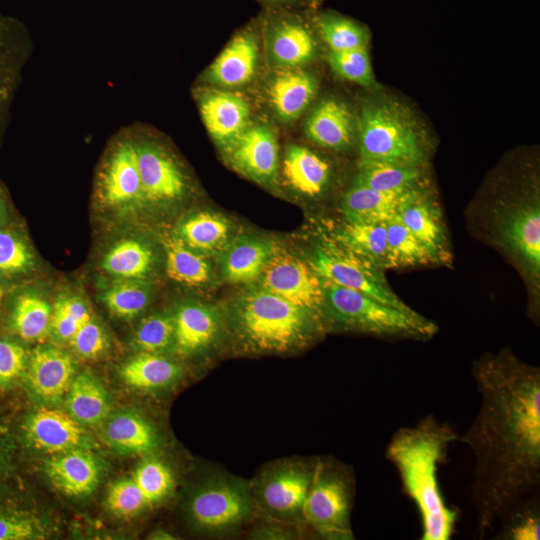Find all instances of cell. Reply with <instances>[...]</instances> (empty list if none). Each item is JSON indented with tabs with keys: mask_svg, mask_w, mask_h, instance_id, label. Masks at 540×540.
Segmentation results:
<instances>
[{
	"mask_svg": "<svg viewBox=\"0 0 540 540\" xmlns=\"http://www.w3.org/2000/svg\"><path fill=\"white\" fill-rule=\"evenodd\" d=\"M478 412L458 441L474 456L471 503L484 538L500 517L540 485V369L510 349L472 364Z\"/></svg>",
	"mask_w": 540,
	"mask_h": 540,
	"instance_id": "obj_1",
	"label": "cell"
},
{
	"mask_svg": "<svg viewBox=\"0 0 540 540\" xmlns=\"http://www.w3.org/2000/svg\"><path fill=\"white\" fill-rule=\"evenodd\" d=\"M458 437L451 426L429 415L413 426L399 428L386 446L385 458L395 467L419 513L421 540H450L455 534L459 511L446 503L438 472Z\"/></svg>",
	"mask_w": 540,
	"mask_h": 540,
	"instance_id": "obj_2",
	"label": "cell"
},
{
	"mask_svg": "<svg viewBox=\"0 0 540 540\" xmlns=\"http://www.w3.org/2000/svg\"><path fill=\"white\" fill-rule=\"evenodd\" d=\"M239 344L254 353H286L303 348L327 329L314 313L262 288L242 296L232 313Z\"/></svg>",
	"mask_w": 540,
	"mask_h": 540,
	"instance_id": "obj_3",
	"label": "cell"
},
{
	"mask_svg": "<svg viewBox=\"0 0 540 540\" xmlns=\"http://www.w3.org/2000/svg\"><path fill=\"white\" fill-rule=\"evenodd\" d=\"M322 282V314L327 330L412 340L431 339L439 330L435 322L412 308L400 309L330 281Z\"/></svg>",
	"mask_w": 540,
	"mask_h": 540,
	"instance_id": "obj_4",
	"label": "cell"
},
{
	"mask_svg": "<svg viewBox=\"0 0 540 540\" xmlns=\"http://www.w3.org/2000/svg\"><path fill=\"white\" fill-rule=\"evenodd\" d=\"M361 160L385 161L420 166L423 145L414 126L389 103L363 106L359 122Z\"/></svg>",
	"mask_w": 540,
	"mask_h": 540,
	"instance_id": "obj_5",
	"label": "cell"
},
{
	"mask_svg": "<svg viewBox=\"0 0 540 540\" xmlns=\"http://www.w3.org/2000/svg\"><path fill=\"white\" fill-rule=\"evenodd\" d=\"M352 479L349 472L328 459L315 462L303 519L322 538L351 540Z\"/></svg>",
	"mask_w": 540,
	"mask_h": 540,
	"instance_id": "obj_6",
	"label": "cell"
},
{
	"mask_svg": "<svg viewBox=\"0 0 540 540\" xmlns=\"http://www.w3.org/2000/svg\"><path fill=\"white\" fill-rule=\"evenodd\" d=\"M253 508L252 490L246 482L213 475L195 490L188 512L198 529L216 534L242 524Z\"/></svg>",
	"mask_w": 540,
	"mask_h": 540,
	"instance_id": "obj_7",
	"label": "cell"
},
{
	"mask_svg": "<svg viewBox=\"0 0 540 540\" xmlns=\"http://www.w3.org/2000/svg\"><path fill=\"white\" fill-rule=\"evenodd\" d=\"M95 195L101 205L115 210L145 204L130 127L111 139L96 174Z\"/></svg>",
	"mask_w": 540,
	"mask_h": 540,
	"instance_id": "obj_8",
	"label": "cell"
},
{
	"mask_svg": "<svg viewBox=\"0 0 540 540\" xmlns=\"http://www.w3.org/2000/svg\"><path fill=\"white\" fill-rule=\"evenodd\" d=\"M309 264L324 280L361 292L385 304L411 309L391 289L383 270L362 261L336 241L318 245Z\"/></svg>",
	"mask_w": 540,
	"mask_h": 540,
	"instance_id": "obj_9",
	"label": "cell"
},
{
	"mask_svg": "<svg viewBox=\"0 0 540 540\" xmlns=\"http://www.w3.org/2000/svg\"><path fill=\"white\" fill-rule=\"evenodd\" d=\"M314 467L315 463L285 462L267 469L251 489L254 505L278 521H304L303 506Z\"/></svg>",
	"mask_w": 540,
	"mask_h": 540,
	"instance_id": "obj_10",
	"label": "cell"
},
{
	"mask_svg": "<svg viewBox=\"0 0 540 540\" xmlns=\"http://www.w3.org/2000/svg\"><path fill=\"white\" fill-rule=\"evenodd\" d=\"M495 216L498 244L538 288L540 277V204L537 196L510 203Z\"/></svg>",
	"mask_w": 540,
	"mask_h": 540,
	"instance_id": "obj_11",
	"label": "cell"
},
{
	"mask_svg": "<svg viewBox=\"0 0 540 540\" xmlns=\"http://www.w3.org/2000/svg\"><path fill=\"white\" fill-rule=\"evenodd\" d=\"M144 203L169 204L187 192V178L172 154L146 132L130 127Z\"/></svg>",
	"mask_w": 540,
	"mask_h": 540,
	"instance_id": "obj_12",
	"label": "cell"
},
{
	"mask_svg": "<svg viewBox=\"0 0 540 540\" xmlns=\"http://www.w3.org/2000/svg\"><path fill=\"white\" fill-rule=\"evenodd\" d=\"M259 278L262 289L323 317V282L309 263L275 250Z\"/></svg>",
	"mask_w": 540,
	"mask_h": 540,
	"instance_id": "obj_13",
	"label": "cell"
},
{
	"mask_svg": "<svg viewBox=\"0 0 540 540\" xmlns=\"http://www.w3.org/2000/svg\"><path fill=\"white\" fill-rule=\"evenodd\" d=\"M33 49L27 27L19 19L0 13V144Z\"/></svg>",
	"mask_w": 540,
	"mask_h": 540,
	"instance_id": "obj_14",
	"label": "cell"
},
{
	"mask_svg": "<svg viewBox=\"0 0 540 540\" xmlns=\"http://www.w3.org/2000/svg\"><path fill=\"white\" fill-rule=\"evenodd\" d=\"M225 149L230 163L247 177L260 183L274 179L278 168V145L269 127L248 126Z\"/></svg>",
	"mask_w": 540,
	"mask_h": 540,
	"instance_id": "obj_15",
	"label": "cell"
},
{
	"mask_svg": "<svg viewBox=\"0 0 540 540\" xmlns=\"http://www.w3.org/2000/svg\"><path fill=\"white\" fill-rule=\"evenodd\" d=\"M198 102L204 125L220 146L227 148L248 127L250 108L242 96L208 91L199 96Z\"/></svg>",
	"mask_w": 540,
	"mask_h": 540,
	"instance_id": "obj_16",
	"label": "cell"
},
{
	"mask_svg": "<svg viewBox=\"0 0 540 540\" xmlns=\"http://www.w3.org/2000/svg\"><path fill=\"white\" fill-rule=\"evenodd\" d=\"M31 444L49 453H61L81 448L85 431L70 414L56 409L41 408L34 412L26 424Z\"/></svg>",
	"mask_w": 540,
	"mask_h": 540,
	"instance_id": "obj_17",
	"label": "cell"
},
{
	"mask_svg": "<svg viewBox=\"0 0 540 540\" xmlns=\"http://www.w3.org/2000/svg\"><path fill=\"white\" fill-rule=\"evenodd\" d=\"M422 191L419 187L397 192L379 191L353 183L343 197L341 209L346 221L383 223Z\"/></svg>",
	"mask_w": 540,
	"mask_h": 540,
	"instance_id": "obj_18",
	"label": "cell"
},
{
	"mask_svg": "<svg viewBox=\"0 0 540 540\" xmlns=\"http://www.w3.org/2000/svg\"><path fill=\"white\" fill-rule=\"evenodd\" d=\"M34 392L46 400L63 396L75 377V363L66 352L54 347H38L27 363Z\"/></svg>",
	"mask_w": 540,
	"mask_h": 540,
	"instance_id": "obj_19",
	"label": "cell"
},
{
	"mask_svg": "<svg viewBox=\"0 0 540 540\" xmlns=\"http://www.w3.org/2000/svg\"><path fill=\"white\" fill-rule=\"evenodd\" d=\"M407 228L420 240L435 262L446 261L448 240L438 205L424 191L407 201L398 211Z\"/></svg>",
	"mask_w": 540,
	"mask_h": 540,
	"instance_id": "obj_20",
	"label": "cell"
},
{
	"mask_svg": "<svg viewBox=\"0 0 540 540\" xmlns=\"http://www.w3.org/2000/svg\"><path fill=\"white\" fill-rule=\"evenodd\" d=\"M51 483L67 496L91 493L98 484L100 468L96 458L77 448L58 453L46 463Z\"/></svg>",
	"mask_w": 540,
	"mask_h": 540,
	"instance_id": "obj_21",
	"label": "cell"
},
{
	"mask_svg": "<svg viewBox=\"0 0 540 540\" xmlns=\"http://www.w3.org/2000/svg\"><path fill=\"white\" fill-rule=\"evenodd\" d=\"M258 59V44L250 33L235 36L210 65L205 79L221 87H238L253 77Z\"/></svg>",
	"mask_w": 540,
	"mask_h": 540,
	"instance_id": "obj_22",
	"label": "cell"
},
{
	"mask_svg": "<svg viewBox=\"0 0 540 540\" xmlns=\"http://www.w3.org/2000/svg\"><path fill=\"white\" fill-rule=\"evenodd\" d=\"M219 332V319L209 307L186 303L174 315V346L184 355L196 354L210 347Z\"/></svg>",
	"mask_w": 540,
	"mask_h": 540,
	"instance_id": "obj_23",
	"label": "cell"
},
{
	"mask_svg": "<svg viewBox=\"0 0 540 540\" xmlns=\"http://www.w3.org/2000/svg\"><path fill=\"white\" fill-rule=\"evenodd\" d=\"M317 81L301 70H283L270 82L268 95L276 116L284 122L296 120L316 94Z\"/></svg>",
	"mask_w": 540,
	"mask_h": 540,
	"instance_id": "obj_24",
	"label": "cell"
},
{
	"mask_svg": "<svg viewBox=\"0 0 540 540\" xmlns=\"http://www.w3.org/2000/svg\"><path fill=\"white\" fill-rule=\"evenodd\" d=\"M305 133L320 146L342 149L353 139L354 119L343 102L326 99L311 112L305 124Z\"/></svg>",
	"mask_w": 540,
	"mask_h": 540,
	"instance_id": "obj_25",
	"label": "cell"
},
{
	"mask_svg": "<svg viewBox=\"0 0 540 540\" xmlns=\"http://www.w3.org/2000/svg\"><path fill=\"white\" fill-rule=\"evenodd\" d=\"M283 173L292 189L302 195L315 197L328 184L330 166L306 147L291 145L284 155Z\"/></svg>",
	"mask_w": 540,
	"mask_h": 540,
	"instance_id": "obj_26",
	"label": "cell"
},
{
	"mask_svg": "<svg viewBox=\"0 0 540 540\" xmlns=\"http://www.w3.org/2000/svg\"><path fill=\"white\" fill-rule=\"evenodd\" d=\"M335 241L369 265L383 271L389 269L384 222L346 221L335 231Z\"/></svg>",
	"mask_w": 540,
	"mask_h": 540,
	"instance_id": "obj_27",
	"label": "cell"
},
{
	"mask_svg": "<svg viewBox=\"0 0 540 540\" xmlns=\"http://www.w3.org/2000/svg\"><path fill=\"white\" fill-rule=\"evenodd\" d=\"M315 41L300 23L281 21L272 29L268 40V53L273 64L295 68L310 62L315 55Z\"/></svg>",
	"mask_w": 540,
	"mask_h": 540,
	"instance_id": "obj_28",
	"label": "cell"
},
{
	"mask_svg": "<svg viewBox=\"0 0 540 540\" xmlns=\"http://www.w3.org/2000/svg\"><path fill=\"white\" fill-rule=\"evenodd\" d=\"M276 249L259 239L243 238L232 244L222 258V273L233 283H249L260 277Z\"/></svg>",
	"mask_w": 540,
	"mask_h": 540,
	"instance_id": "obj_29",
	"label": "cell"
},
{
	"mask_svg": "<svg viewBox=\"0 0 540 540\" xmlns=\"http://www.w3.org/2000/svg\"><path fill=\"white\" fill-rule=\"evenodd\" d=\"M181 366L158 353L141 352L127 361L120 370L131 387L154 390L173 384L181 376Z\"/></svg>",
	"mask_w": 540,
	"mask_h": 540,
	"instance_id": "obj_30",
	"label": "cell"
},
{
	"mask_svg": "<svg viewBox=\"0 0 540 540\" xmlns=\"http://www.w3.org/2000/svg\"><path fill=\"white\" fill-rule=\"evenodd\" d=\"M422 176L419 166L394 162L360 160L355 184L379 191H406L418 187Z\"/></svg>",
	"mask_w": 540,
	"mask_h": 540,
	"instance_id": "obj_31",
	"label": "cell"
},
{
	"mask_svg": "<svg viewBox=\"0 0 540 540\" xmlns=\"http://www.w3.org/2000/svg\"><path fill=\"white\" fill-rule=\"evenodd\" d=\"M70 415L79 423L96 425L106 419L109 401L105 389L92 376H75L67 395Z\"/></svg>",
	"mask_w": 540,
	"mask_h": 540,
	"instance_id": "obj_32",
	"label": "cell"
},
{
	"mask_svg": "<svg viewBox=\"0 0 540 540\" xmlns=\"http://www.w3.org/2000/svg\"><path fill=\"white\" fill-rule=\"evenodd\" d=\"M230 226L223 217L202 211L186 218L178 237L192 250L210 253L220 250L228 241Z\"/></svg>",
	"mask_w": 540,
	"mask_h": 540,
	"instance_id": "obj_33",
	"label": "cell"
},
{
	"mask_svg": "<svg viewBox=\"0 0 540 540\" xmlns=\"http://www.w3.org/2000/svg\"><path fill=\"white\" fill-rule=\"evenodd\" d=\"M105 436L112 446L126 453L149 452L158 442L152 425L134 413L113 417L106 425Z\"/></svg>",
	"mask_w": 540,
	"mask_h": 540,
	"instance_id": "obj_34",
	"label": "cell"
},
{
	"mask_svg": "<svg viewBox=\"0 0 540 540\" xmlns=\"http://www.w3.org/2000/svg\"><path fill=\"white\" fill-rule=\"evenodd\" d=\"M153 254L149 247L137 239H122L104 255L102 268L118 279L141 280L150 272Z\"/></svg>",
	"mask_w": 540,
	"mask_h": 540,
	"instance_id": "obj_35",
	"label": "cell"
},
{
	"mask_svg": "<svg viewBox=\"0 0 540 540\" xmlns=\"http://www.w3.org/2000/svg\"><path fill=\"white\" fill-rule=\"evenodd\" d=\"M163 246L170 279L188 286H201L209 281L211 269L208 262L178 236L165 237Z\"/></svg>",
	"mask_w": 540,
	"mask_h": 540,
	"instance_id": "obj_36",
	"label": "cell"
},
{
	"mask_svg": "<svg viewBox=\"0 0 540 540\" xmlns=\"http://www.w3.org/2000/svg\"><path fill=\"white\" fill-rule=\"evenodd\" d=\"M389 269L436 263L420 240L402 222L398 213L384 221Z\"/></svg>",
	"mask_w": 540,
	"mask_h": 540,
	"instance_id": "obj_37",
	"label": "cell"
},
{
	"mask_svg": "<svg viewBox=\"0 0 540 540\" xmlns=\"http://www.w3.org/2000/svg\"><path fill=\"white\" fill-rule=\"evenodd\" d=\"M52 308L40 295L25 292L13 305L10 321L13 331L25 341L42 339L50 329Z\"/></svg>",
	"mask_w": 540,
	"mask_h": 540,
	"instance_id": "obj_38",
	"label": "cell"
},
{
	"mask_svg": "<svg viewBox=\"0 0 540 540\" xmlns=\"http://www.w3.org/2000/svg\"><path fill=\"white\" fill-rule=\"evenodd\" d=\"M498 540H539V493L534 492L512 505L499 519Z\"/></svg>",
	"mask_w": 540,
	"mask_h": 540,
	"instance_id": "obj_39",
	"label": "cell"
},
{
	"mask_svg": "<svg viewBox=\"0 0 540 540\" xmlns=\"http://www.w3.org/2000/svg\"><path fill=\"white\" fill-rule=\"evenodd\" d=\"M147 285L138 279H118L103 295L107 308L120 318H133L149 303Z\"/></svg>",
	"mask_w": 540,
	"mask_h": 540,
	"instance_id": "obj_40",
	"label": "cell"
},
{
	"mask_svg": "<svg viewBox=\"0 0 540 540\" xmlns=\"http://www.w3.org/2000/svg\"><path fill=\"white\" fill-rule=\"evenodd\" d=\"M317 26L330 51H348L367 45L366 29L351 19L324 14L317 19Z\"/></svg>",
	"mask_w": 540,
	"mask_h": 540,
	"instance_id": "obj_41",
	"label": "cell"
},
{
	"mask_svg": "<svg viewBox=\"0 0 540 540\" xmlns=\"http://www.w3.org/2000/svg\"><path fill=\"white\" fill-rule=\"evenodd\" d=\"M132 478L140 488L148 506L167 497L174 485L171 470L164 463L155 459L142 462L135 469Z\"/></svg>",
	"mask_w": 540,
	"mask_h": 540,
	"instance_id": "obj_42",
	"label": "cell"
},
{
	"mask_svg": "<svg viewBox=\"0 0 540 540\" xmlns=\"http://www.w3.org/2000/svg\"><path fill=\"white\" fill-rule=\"evenodd\" d=\"M34 265V255L27 242L13 231L0 229V275H23Z\"/></svg>",
	"mask_w": 540,
	"mask_h": 540,
	"instance_id": "obj_43",
	"label": "cell"
},
{
	"mask_svg": "<svg viewBox=\"0 0 540 540\" xmlns=\"http://www.w3.org/2000/svg\"><path fill=\"white\" fill-rule=\"evenodd\" d=\"M134 344L141 352L158 353L174 344V316L151 315L139 324Z\"/></svg>",
	"mask_w": 540,
	"mask_h": 540,
	"instance_id": "obj_44",
	"label": "cell"
},
{
	"mask_svg": "<svg viewBox=\"0 0 540 540\" xmlns=\"http://www.w3.org/2000/svg\"><path fill=\"white\" fill-rule=\"evenodd\" d=\"M328 62L334 72L344 79L370 86L374 75L366 47L348 51H329Z\"/></svg>",
	"mask_w": 540,
	"mask_h": 540,
	"instance_id": "obj_45",
	"label": "cell"
},
{
	"mask_svg": "<svg viewBox=\"0 0 540 540\" xmlns=\"http://www.w3.org/2000/svg\"><path fill=\"white\" fill-rule=\"evenodd\" d=\"M110 511L119 517L130 518L148 506L147 501L133 478L114 483L107 495Z\"/></svg>",
	"mask_w": 540,
	"mask_h": 540,
	"instance_id": "obj_46",
	"label": "cell"
},
{
	"mask_svg": "<svg viewBox=\"0 0 540 540\" xmlns=\"http://www.w3.org/2000/svg\"><path fill=\"white\" fill-rule=\"evenodd\" d=\"M69 342L74 352L86 359L99 357L108 347L104 330L92 319L83 323Z\"/></svg>",
	"mask_w": 540,
	"mask_h": 540,
	"instance_id": "obj_47",
	"label": "cell"
},
{
	"mask_svg": "<svg viewBox=\"0 0 540 540\" xmlns=\"http://www.w3.org/2000/svg\"><path fill=\"white\" fill-rule=\"evenodd\" d=\"M28 363L26 351L19 344L0 339V384L7 385L19 378Z\"/></svg>",
	"mask_w": 540,
	"mask_h": 540,
	"instance_id": "obj_48",
	"label": "cell"
},
{
	"mask_svg": "<svg viewBox=\"0 0 540 540\" xmlns=\"http://www.w3.org/2000/svg\"><path fill=\"white\" fill-rule=\"evenodd\" d=\"M39 528L32 521L0 515V540H23L36 538Z\"/></svg>",
	"mask_w": 540,
	"mask_h": 540,
	"instance_id": "obj_49",
	"label": "cell"
},
{
	"mask_svg": "<svg viewBox=\"0 0 540 540\" xmlns=\"http://www.w3.org/2000/svg\"><path fill=\"white\" fill-rule=\"evenodd\" d=\"M81 325L62 309L54 306L50 328L58 338L69 341Z\"/></svg>",
	"mask_w": 540,
	"mask_h": 540,
	"instance_id": "obj_50",
	"label": "cell"
},
{
	"mask_svg": "<svg viewBox=\"0 0 540 540\" xmlns=\"http://www.w3.org/2000/svg\"><path fill=\"white\" fill-rule=\"evenodd\" d=\"M55 305L80 324H83L91 319V315L86 303L79 297H61L57 300Z\"/></svg>",
	"mask_w": 540,
	"mask_h": 540,
	"instance_id": "obj_51",
	"label": "cell"
},
{
	"mask_svg": "<svg viewBox=\"0 0 540 540\" xmlns=\"http://www.w3.org/2000/svg\"><path fill=\"white\" fill-rule=\"evenodd\" d=\"M289 536H293V534L288 531H284L281 528L278 529L275 527L261 529L257 534H255V538L262 539H285L290 538Z\"/></svg>",
	"mask_w": 540,
	"mask_h": 540,
	"instance_id": "obj_52",
	"label": "cell"
},
{
	"mask_svg": "<svg viewBox=\"0 0 540 540\" xmlns=\"http://www.w3.org/2000/svg\"><path fill=\"white\" fill-rule=\"evenodd\" d=\"M7 207L5 201V195L3 190L0 188V227L5 223L7 217Z\"/></svg>",
	"mask_w": 540,
	"mask_h": 540,
	"instance_id": "obj_53",
	"label": "cell"
},
{
	"mask_svg": "<svg viewBox=\"0 0 540 540\" xmlns=\"http://www.w3.org/2000/svg\"><path fill=\"white\" fill-rule=\"evenodd\" d=\"M3 296H4V290H3V288L0 286V304H1V302H2Z\"/></svg>",
	"mask_w": 540,
	"mask_h": 540,
	"instance_id": "obj_54",
	"label": "cell"
}]
</instances>
